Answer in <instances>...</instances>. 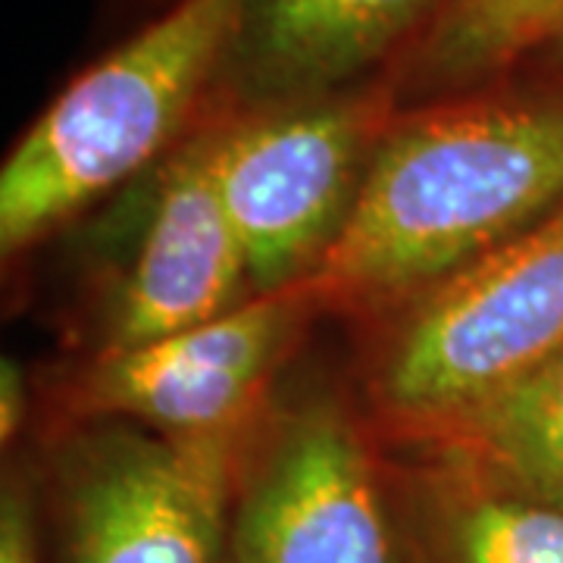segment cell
I'll return each mask as SVG.
<instances>
[{"instance_id": "1", "label": "cell", "mask_w": 563, "mask_h": 563, "mask_svg": "<svg viewBox=\"0 0 563 563\" xmlns=\"http://www.w3.org/2000/svg\"><path fill=\"white\" fill-rule=\"evenodd\" d=\"M561 203L563 95H479L395 113L307 288L332 310L410 303Z\"/></svg>"}, {"instance_id": "2", "label": "cell", "mask_w": 563, "mask_h": 563, "mask_svg": "<svg viewBox=\"0 0 563 563\" xmlns=\"http://www.w3.org/2000/svg\"><path fill=\"white\" fill-rule=\"evenodd\" d=\"M244 0H179L69 81L0 169V247L16 254L161 157L222 73Z\"/></svg>"}, {"instance_id": "3", "label": "cell", "mask_w": 563, "mask_h": 563, "mask_svg": "<svg viewBox=\"0 0 563 563\" xmlns=\"http://www.w3.org/2000/svg\"><path fill=\"white\" fill-rule=\"evenodd\" d=\"M563 347V203L407 303L373 369L401 439L520 379Z\"/></svg>"}, {"instance_id": "4", "label": "cell", "mask_w": 563, "mask_h": 563, "mask_svg": "<svg viewBox=\"0 0 563 563\" xmlns=\"http://www.w3.org/2000/svg\"><path fill=\"white\" fill-rule=\"evenodd\" d=\"M395 85L213 120V163L254 295L307 282L342 235Z\"/></svg>"}, {"instance_id": "5", "label": "cell", "mask_w": 563, "mask_h": 563, "mask_svg": "<svg viewBox=\"0 0 563 563\" xmlns=\"http://www.w3.org/2000/svg\"><path fill=\"white\" fill-rule=\"evenodd\" d=\"M242 435L103 426L66 463L69 563H229Z\"/></svg>"}, {"instance_id": "6", "label": "cell", "mask_w": 563, "mask_h": 563, "mask_svg": "<svg viewBox=\"0 0 563 563\" xmlns=\"http://www.w3.org/2000/svg\"><path fill=\"white\" fill-rule=\"evenodd\" d=\"M229 563H410L357 420L313 398L276 420L235 483Z\"/></svg>"}, {"instance_id": "7", "label": "cell", "mask_w": 563, "mask_h": 563, "mask_svg": "<svg viewBox=\"0 0 563 563\" xmlns=\"http://www.w3.org/2000/svg\"><path fill=\"white\" fill-rule=\"evenodd\" d=\"M313 307L301 282L257 295L220 320L101 354L73 385L69 410L85 420L132 422L169 439L244 435Z\"/></svg>"}, {"instance_id": "8", "label": "cell", "mask_w": 563, "mask_h": 563, "mask_svg": "<svg viewBox=\"0 0 563 563\" xmlns=\"http://www.w3.org/2000/svg\"><path fill=\"white\" fill-rule=\"evenodd\" d=\"M251 298L257 295L217 185L207 122L157 169L139 257L122 282L101 354L220 320Z\"/></svg>"}, {"instance_id": "9", "label": "cell", "mask_w": 563, "mask_h": 563, "mask_svg": "<svg viewBox=\"0 0 563 563\" xmlns=\"http://www.w3.org/2000/svg\"><path fill=\"white\" fill-rule=\"evenodd\" d=\"M448 0H244L222 79L247 110L339 95Z\"/></svg>"}, {"instance_id": "10", "label": "cell", "mask_w": 563, "mask_h": 563, "mask_svg": "<svg viewBox=\"0 0 563 563\" xmlns=\"http://www.w3.org/2000/svg\"><path fill=\"white\" fill-rule=\"evenodd\" d=\"M432 461L563 504V347L483 401L404 439Z\"/></svg>"}, {"instance_id": "11", "label": "cell", "mask_w": 563, "mask_h": 563, "mask_svg": "<svg viewBox=\"0 0 563 563\" xmlns=\"http://www.w3.org/2000/svg\"><path fill=\"white\" fill-rule=\"evenodd\" d=\"M420 563H563V504L429 457Z\"/></svg>"}, {"instance_id": "12", "label": "cell", "mask_w": 563, "mask_h": 563, "mask_svg": "<svg viewBox=\"0 0 563 563\" xmlns=\"http://www.w3.org/2000/svg\"><path fill=\"white\" fill-rule=\"evenodd\" d=\"M561 22L563 0H448L413 41L391 81L395 95L473 88L548 44Z\"/></svg>"}, {"instance_id": "13", "label": "cell", "mask_w": 563, "mask_h": 563, "mask_svg": "<svg viewBox=\"0 0 563 563\" xmlns=\"http://www.w3.org/2000/svg\"><path fill=\"white\" fill-rule=\"evenodd\" d=\"M0 563H41L32 492L22 476L7 479L0 495Z\"/></svg>"}, {"instance_id": "14", "label": "cell", "mask_w": 563, "mask_h": 563, "mask_svg": "<svg viewBox=\"0 0 563 563\" xmlns=\"http://www.w3.org/2000/svg\"><path fill=\"white\" fill-rule=\"evenodd\" d=\"M25 376L22 366L13 357H3L0 363V439L3 448L20 435L25 420Z\"/></svg>"}, {"instance_id": "15", "label": "cell", "mask_w": 563, "mask_h": 563, "mask_svg": "<svg viewBox=\"0 0 563 563\" xmlns=\"http://www.w3.org/2000/svg\"><path fill=\"white\" fill-rule=\"evenodd\" d=\"M548 44H558V47H561V51H563V22H561V25H558V32H554V38L548 41Z\"/></svg>"}]
</instances>
